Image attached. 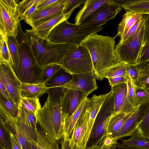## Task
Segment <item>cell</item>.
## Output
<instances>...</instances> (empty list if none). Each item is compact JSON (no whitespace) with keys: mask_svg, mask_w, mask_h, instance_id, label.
I'll list each match as a JSON object with an SVG mask.
<instances>
[{"mask_svg":"<svg viewBox=\"0 0 149 149\" xmlns=\"http://www.w3.org/2000/svg\"><path fill=\"white\" fill-rule=\"evenodd\" d=\"M116 149H144L143 148L130 146H124L121 143H119V145Z\"/></svg>","mask_w":149,"mask_h":149,"instance_id":"cell-56","label":"cell"},{"mask_svg":"<svg viewBox=\"0 0 149 149\" xmlns=\"http://www.w3.org/2000/svg\"><path fill=\"white\" fill-rule=\"evenodd\" d=\"M86 103L87 100L68 141L70 149H77L78 144L86 128L89 114Z\"/></svg>","mask_w":149,"mask_h":149,"instance_id":"cell-20","label":"cell"},{"mask_svg":"<svg viewBox=\"0 0 149 149\" xmlns=\"http://www.w3.org/2000/svg\"><path fill=\"white\" fill-rule=\"evenodd\" d=\"M0 78L3 82L14 102L19 107L21 102V82L17 78L11 64L0 61Z\"/></svg>","mask_w":149,"mask_h":149,"instance_id":"cell-10","label":"cell"},{"mask_svg":"<svg viewBox=\"0 0 149 149\" xmlns=\"http://www.w3.org/2000/svg\"><path fill=\"white\" fill-rule=\"evenodd\" d=\"M7 41L11 59V66L14 71L17 69L19 61V51L16 37L8 36Z\"/></svg>","mask_w":149,"mask_h":149,"instance_id":"cell-29","label":"cell"},{"mask_svg":"<svg viewBox=\"0 0 149 149\" xmlns=\"http://www.w3.org/2000/svg\"><path fill=\"white\" fill-rule=\"evenodd\" d=\"M87 97L75 112L69 118L63 121V134L62 138L69 141L71 136L73 130L86 103Z\"/></svg>","mask_w":149,"mask_h":149,"instance_id":"cell-24","label":"cell"},{"mask_svg":"<svg viewBox=\"0 0 149 149\" xmlns=\"http://www.w3.org/2000/svg\"><path fill=\"white\" fill-rule=\"evenodd\" d=\"M107 79L111 87L124 83H126L127 80V76L117 77L108 78Z\"/></svg>","mask_w":149,"mask_h":149,"instance_id":"cell-47","label":"cell"},{"mask_svg":"<svg viewBox=\"0 0 149 149\" xmlns=\"http://www.w3.org/2000/svg\"><path fill=\"white\" fill-rule=\"evenodd\" d=\"M36 131L37 136L36 145L38 149H60L58 141L51 142L47 139L43 131L37 129Z\"/></svg>","mask_w":149,"mask_h":149,"instance_id":"cell-31","label":"cell"},{"mask_svg":"<svg viewBox=\"0 0 149 149\" xmlns=\"http://www.w3.org/2000/svg\"><path fill=\"white\" fill-rule=\"evenodd\" d=\"M1 149H7L4 147H1Z\"/></svg>","mask_w":149,"mask_h":149,"instance_id":"cell-60","label":"cell"},{"mask_svg":"<svg viewBox=\"0 0 149 149\" xmlns=\"http://www.w3.org/2000/svg\"><path fill=\"white\" fill-rule=\"evenodd\" d=\"M143 14L142 17L139 19L129 29L127 34L120 42L118 43L120 44L123 43L126 39L129 38L130 37L133 35L136 31L137 29L139 26V24L141 21Z\"/></svg>","mask_w":149,"mask_h":149,"instance_id":"cell-46","label":"cell"},{"mask_svg":"<svg viewBox=\"0 0 149 149\" xmlns=\"http://www.w3.org/2000/svg\"><path fill=\"white\" fill-rule=\"evenodd\" d=\"M102 26L91 27L77 25L65 20L55 26L47 39L55 43H68L79 46L89 36L101 31Z\"/></svg>","mask_w":149,"mask_h":149,"instance_id":"cell-5","label":"cell"},{"mask_svg":"<svg viewBox=\"0 0 149 149\" xmlns=\"http://www.w3.org/2000/svg\"><path fill=\"white\" fill-rule=\"evenodd\" d=\"M20 104L36 115L38 111L41 108L38 98L22 97Z\"/></svg>","mask_w":149,"mask_h":149,"instance_id":"cell-32","label":"cell"},{"mask_svg":"<svg viewBox=\"0 0 149 149\" xmlns=\"http://www.w3.org/2000/svg\"><path fill=\"white\" fill-rule=\"evenodd\" d=\"M74 11L66 14L62 12L37 27L26 30L38 37L47 39L52 29L60 23L67 20Z\"/></svg>","mask_w":149,"mask_h":149,"instance_id":"cell-19","label":"cell"},{"mask_svg":"<svg viewBox=\"0 0 149 149\" xmlns=\"http://www.w3.org/2000/svg\"><path fill=\"white\" fill-rule=\"evenodd\" d=\"M84 0H66L63 13L64 14L68 13L75 10L77 7L84 3Z\"/></svg>","mask_w":149,"mask_h":149,"instance_id":"cell-44","label":"cell"},{"mask_svg":"<svg viewBox=\"0 0 149 149\" xmlns=\"http://www.w3.org/2000/svg\"><path fill=\"white\" fill-rule=\"evenodd\" d=\"M3 3L7 6L17 11L18 3L17 1L14 0H2Z\"/></svg>","mask_w":149,"mask_h":149,"instance_id":"cell-52","label":"cell"},{"mask_svg":"<svg viewBox=\"0 0 149 149\" xmlns=\"http://www.w3.org/2000/svg\"><path fill=\"white\" fill-rule=\"evenodd\" d=\"M145 29L144 36V45L149 41V14H143Z\"/></svg>","mask_w":149,"mask_h":149,"instance_id":"cell-48","label":"cell"},{"mask_svg":"<svg viewBox=\"0 0 149 149\" xmlns=\"http://www.w3.org/2000/svg\"><path fill=\"white\" fill-rule=\"evenodd\" d=\"M0 94H1L5 98L15 103L11 98L4 84L3 83V82L2 80V79L0 78Z\"/></svg>","mask_w":149,"mask_h":149,"instance_id":"cell-50","label":"cell"},{"mask_svg":"<svg viewBox=\"0 0 149 149\" xmlns=\"http://www.w3.org/2000/svg\"><path fill=\"white\" fill-rule=\"evenodd\" d=\"M0 141L1 148L4 147L7 149H12L10 136L1 126Z\"/></svg>","mask_w":149,"mask_h":149,"instance_id":"cell-45","label":"cell"},{"mask_svg":"<svg viewBox=\"0 0 149 149\" xmlns=\"http://www.w3.org/2000/svg\"><path fill=\"white\" fill-rule=\"evenodd\" d=\"M59 0H43L42 1L38 4L36 11L48 7L55 4Z\"/></svg>","mask_w":149,"mask_h":149,"instance_id":"cell-49","label":"cell"},{"mask_svg":"<svg viewBox=\"0 0 149 149\" xmlns=\"http://www.w3.org/2000/svg\"><path fill=\"white\" fill-rule=\"evenodd\" d=\"M118 140L107 133L102 137L97 146L98 149H116L119 145Z\"/></svg>","mask_w":149,"mask_h":149,"instance_id":"cell-35","label":"cell"},{"mask_svg":"<svg viewBox=\"0 0 149 149\" xmlns=\"http://www.w3.org/2000/svg\"><path fill=\"white\" fill-rule=\"evenodd\" d=\"M140 80L144 78L149 77V61L143 68L140 69Z\"/></svg>","mask_w":149,"mask_h":149,"instance_id":"cell-53","label":"cell"},{"mask_svg":"<svg viewBox=\"0 0 149 149\" xmlns=\"http://www.w3.org/2000/svg\"><path fill=\"white\" fill-rule=\"evenodd\" d=\"M10 137L12 149H22L21 146L19 143L16 137L12 133L10 132Z\"/></svg>","mask_w":149,"mask_h":149,"instance_id":"cell-51","label":"cell"},{"mask_svg":"<svg viewBox=\"0 0 149 149\" xmlns=\"http://www.w3.org/2000/svg\"><path fill=\"white\" fill-rule=\"evenodd\" d=\"M149 108V101L141 103L120 129L111 135V136L118 140L131 136L137 130L138 126L144 118Z\"/></svg>","mask_w":149,"mask_h":149,"instance_id":"cell-11","label":"cell"},{"mask_svg":"<svg viewBox=\"0 0 149 149\" xmlns=\"http://www.w3.org/2000/svg\"><path fill=\"white\" fill-rule=\"evenodd\" d=\"M0 61L8 63L11 65L12 64L7 35H0Z\"/></svg>","mask_w":149,"mask_h":149,"instance_id":"cell-34","label":"cell"},{"mask_svg":"<svg viewBox=\"0 0 149 149\" xmlns=\"http://www.w3.org/2000/svg\"><path fill=\"white\" fill-rule=\"evenodd\" d=\"M109 1L87 17L79 25L91 27L101 26L109 20L114 19L121 10L122 7L110 3Z\"/></svg>","mask_w":149,"mask_h":149,"instance_id":"cell-9","label":"cell"},{"mask_svg":"<svg viewBox=\"0 0 149 149\" xmlns=\"http://www.w3.org/2000/svg\"><path fill=\"white\" fill-rule=\"evenodd\" d=\"M139 86L149 90V77L144 78L141 79Z\"/></svg>","mask_w":149,"mask_h":149,"instance_id":"cell-55","label":"cell"},{"mask_svg":"<svg viewBox=\"0 0 149 149\" xmlns=\"http://www.w3.org/2000/svg\"><path fill=\"white\" fill-rule=\"evenodd\" d=\"M62 67L61 65L55 64H50L44 67L40 83H45Z\"/></svg>","mask_w":149,"mask_h":149,"instance_id":"cell-38","label":"cell"},{"mask_svg":"<svg viewBox=\"0 0 149 149\" xmlns=\"http://www.w3.org/2000/svg\"><path fill=\"white\" fill-rule=\"evenodd\" d=\"M137 0H109L110 3L121 6L136 1Z\"/></svg>","mask_w":149,"mask_h":149,"instance_id":"cell-54","label":"cell"},{"mask_svg":"<svg viewBox=\"0 0 149 149\" xmlns=\"http://www.w3.org/2000/svg\"><path fill=\"white\" fill-rule=\"evenodd\" d=\"M16 39L19 51V61L17 69L14 71L22 83L36 84L40 83L44 67L40 66L32 52L29 41L19 22Z\"/></svg>","mask_w":149,"mask_h":149,"instance_id":"cell-3","label":"cell"},{"mask_svg":"<svg viewBox=\"0 0 149 149\" xmlns=\"http://www.w3.org/2000/svg\"><path fill=\"white\" fill-rule=\"evenodd\" d=\"M43 0H23L18 3L17 15L19 19L34 5L38 4Z\"/></svg>","mask_w":149,"mask_h":149,"instance_id":"cell-36","label":"cell"},{"mask_svg":"<svg viewBox=\"0 0 149 149\" xmlns=\"http://www.w3.org/2000/svg\"><path fill=\"white\" fill-rule=\"evenodd\" d=\"M121 140L122 141L121 144L124 146L149 149V141L137 130L130 136L129 139Z\"/></svg>","mask_w":149,"mask_h":149,"instance_id":"cell-27","label":"cell"},{"mask_svg":"<svg viewBox=\"0 0 149 149\" xmlns=\"http://www.w3.org/2000/svg\"><path fill=\"white\" fill-rule=\"evenodd\" d=\"M87 96L83 92L66 88L61 99V109L64 121L76 111Z\"/></svg>","mask_w":149,"mask_h":149,"instance_id":"cell-14","label":"cell"},{"mask_svg":"<svg viewBox=\"0 0 149 149\" xmlns=\"http://www.w3.org/2000/svg\"><path fill=\"white\" fill-rule=\"evenodd\" d=\"M143 136L149 140V108L142 121L137 128Z\"/></svg>","mask_w":149,"mask_h":149,"instance_id":"cell-41","label":"cell"},{"mask_svg":"<svg viewBox=\"0 0 149 149\" xmlns=\"http://www.w3.org/2000/svg\"><path fill=\"white\" fill-rule=\"evenodd\" d=\"M72 75V78L69 82L60 87L83 92L87 96L97 89L96 77L93 72Z\"/></svg>","mask_w":149,"mask_h":149,"instance_id":"cell-17","label":"cell"},{"mask_svg":"<svg viewBox=\"0 0 149 149\" xmlns=\"http://www.w3.org/2000/svg\"><path fill=\"white\" fill-rule=\"evenodd\" d=\"M0 106L2 107L13 117L17 119L19 113V107L14 102L5 98L1 94Z\"/></svg>","mask_w":149,"mask_h":149,"instance_id":"cell-33","label":"cell"},{"mask_svg":"<svg viewBox=\"0 0 149 149\" xmlns=\"http://www.w3.org/2000/svg\"><path fill=\"white\" fill-rule=\"evenodd\" d=\"M60 143L61 145V149H70L68 141L64 140L62 138L60 141ZM85 149H86V148Z\"/></svg>","mask_w":149,"mask_h":149,"instance_id":"cell-57","label":"cell"},{"mask_svg":"<svg viewBox=\"0 0 149 149\" xmlns=\"http://www.w3.org/2000/svg\"><path fill=\"white\" fill-rule=\"evenodd\" d=\"M66 0H59L56 3L44 9L36 11L24 20L35 28L63 12Z\"/></svg>","mask_w":149,"mask_h":149,"instance_id":"cell-16","label":"cell"},{"mask_svg":"<svg viewBox=\"0 0 149 149\" xmlns=\"http://www.w3.org/2000/svg\"><path fill=\"white\" fill-rule=\"evenodd\" d=\"M110 93L111 92L99 95H95L90 98L87 97V107L89 114L86 128L80 141L81 144L83 145L86 144L96 118Z\"/></svg>","mask_w":149,"mask_h":149,"instance_id":"cell-13","label":"cell"},{"mask_svg":"<svg viewBox=\"0 0 149 149\" xmlns=\"http://www.w3.org/2000/svg\"><path fill=\"white\" fill-rule=\"evenodd\" d=\"M133 113L122 112L113 116L109 123L107 129V134L112 135L118 131Z\"/></svg>","mask_w":149,"mask_h":149,"instance_id":"cell-26","label":"cell"},{"mask_svg":"<svg viewBox=\"0 0 149 149\" xmlns=\"http://www.w3.org/2000/svg\"><path fill=\"white\" fill-rule=\"evenodd\" d=\"M32 52L42 67L52 64L61 65L63 58L77 46L68 43H55L25 30Z\"/></svg>","mask_w":149,"mask_h":149,"instance_id":"cell-4","label":"cell"},{"mask_svg":"<svg viewBox=\"0 0 149 149\" xmlns=\"http://www.w3.org/2000/svg\"><path fill=\"white\" fill-rule=\"evenodd\" d=\"M109 0H85L84 6L77 14L75 24L79 25L87 17Z\"/></svg>","mask_w":149,"mask_h":149,"instance_id":"cell-21","label":"cell"},{"mask_svg":"<svg viewBox=\"0 0 149 149\" xmlns=\"http://www.w3.org/2000/svg\"><path fill=\"white\" fill-rule=\"evenodd\" d=\"M91 149H98V148H97V146H95V147H93V148H92Z\"/></svg>","mask_w":149,"mask_h":149,"instance_id":"cell-59","label":"cell"},{"mask_svg":"<svg viewBox=\"0 0 149 149\" xmlns=\"http://www.w3.org/2000/svg\"><path fill=\"white\" fill-rule=\"evenodd\" d=\"M49 88L44 83L31 84L21 83V95L22 97L38 98L47 93Z\"/></svg>","mask_w":149,"mask_h":149,"instance_id":"cell-22","label":"cell"},{"mask_svg":"<svg viewBox=\"0 0 149 149\" xmlns=\"http://www.w3.org/2000/svg\"><path fill=\"white\" fill-rule=\"evenodd\" d=\"M66 88L60 87L49 88L47 100L36 114L37 123L47 139L52 142L58 141L63 136L61 99Z\"/></svg>","mask_w":149,"mask_h":149,"instance_id":"cell-1","label":"cell"},{"mask_svg":"<svg viewBox=\"0 0 149 149\" xmlns=\"http://www.w3.org/2000/svg\"><path fill=\"white\" fill-rule=\"evenodd\" d=\"M61 65L72 74L93 72L90 55L87 49L81 45L71 50L62 60Z\"/></svg>","mask_w":149,"mask_h":149,"instance_id":"cell-8","label":"cell"},{"mask_svg":"<svg viewBox=\"0 0 149 149\" xmlns=\"http://www.w3.org/2000/svg\"><path fill=\"white\" fill-rule=\"evenodd\" d=\"M20 22L17 11L6 6L0 0V35L16 37L18 23Z\"/></svg>","mask_w":149,"mask_h":149,"instance_id":"cell-12","label":"cell"},{"mask_svg":"<svg viewBox=\"0 0 149 149\" xmlns=\"http://www.w3.org/2000/svg\"><path fill=\"white\" fill-rule=\"evenodd\" d=\"M116 37L103 36L96 33L89 36L81 43V45L89 53L93 63V73L98 79L102 80L103 72L120 62L115 51Z\"/></svg>","mask_w":149,"mask_h":149,"instance_id":"cell-2","label":"cell"},{"mask_svg":"<svg viewBox=\"0 0 149 149\" xmlns=\"http://www.w3.org/2000/svg\"><path fill=\"white\" fill-rule=\"evenodd\" d=\"M19 112L23 116L31 127L35 130L37 129V123L36 115L24 109L21 105L19 106Z\"/></svg>","mask_w":149,"mask_h":149,"instance_id":"cell-40","label":"cell"},{"mask_svg":"<svg viewBox=\"0 0 149 149\" xmlns=\"http://www.w3.org/2000/svg\"><path fill=\"white\" fill-rule=\"evenodd\" d=\"M97 115L87 142L86 148L97 146L102 137L107 134L110 120L113 114V95L112 91Z\"/></svg>","mask_w":149,"mask_h":149,"instance_id":"cell-7","label":"cell"},{"mask_svg":"<svg viewBox=\"0 0 149 149\" xmlns=\"http://www.w3.org/2000/svg\"><path fill=\"white\" fill-rule=\"evenodd\" d=\"M145 29L144 15L135 33L121 44L115 46V51L120 62L127 64L138 65L144 45Z\"/></svg>","mask_w":149,"mask_h":149,"instance_id":"cell-6","label":"cell"},{"mask_svg":"<svg viewBox=\"0 0 149 149\" xmlns=\"http://www.w3.org/2000/svg\"><path fill=\"white\" fill-rule=\"evenodd\" d=\"M127 76V80L126 83L129 101L133 105L136 107H138L140 103L135 92L134 83Z\"/></svg>","mask_w":149,"mask_h":149,"instance_id":"cell-39","label":"cell"},{"mask_svg":"<svg viewBox=\"0 0 149 149\" xmlns=\"http://www.w3.org/2000/svg\"><path fill=\"white\" fill-rule=\"evenodd\" d=\"M149 61V41L145 43L142 48L138 66L141 69Z\"/></svg>","mask_w":149,"mask_h":149,"instance_id":"cell-43","label":"cell"},{"mask_svg":"<svg viewBox=\"0 0 149 149\" xmlns=\"http://www.w3.org/2000/svg\"><path fill=\"white\" fill-rule=\"evenodd\" d=\"M136 95L140 104L149 101V90L134 83Z\"/></svg>","mask_w":149,"mask_h":149,"instance_id":"cell-42","label":"cell"},{"mask_svg":"<svg viewBox=\"0 0 149 149\" xmlns=\"http://www.w3.org/2000/svg\"><path fill=\"white\" fill-rule=\"evenodd\" d=\"M29 149H38L36 142L34 141H28Z\"/></svg>","mask_w":149,"mask_h":149,"instance_id":"cell-58","label":"cell"},{"mask_svg":"<svg viewBox=\"0 0 149 149\" xmlns=\"http://www.w3.org/2000/svg\"><path fill=\"white\" fill-rule=\"evenodd\" d=\"M127 77L126 64L119 62L106 69L102 73L103 78Z\"/></svg>","mask_w":149,"mask_h":149,"instance_id":"cell-30","label":"cell"},{"mask_svg":"<svg viewBox=\"0 0 149 149\" xmlns=\"http://www.w3.org/2000/svg\"><path fill=\"white\" fill-rule=\"evenodd\" d=\"M127 76L135 84L139 85L140 81V69L137 65L126 64Z\"/></svg>","mask_w":149,"mask_h":149,"instance_id":"cell-37","label":"cell"},{"mask_svg":"<svg viewBox=\"0 0 149 149\" xmlns=\"http://www.w3.org/2000/svg\"><path fill=\"white\" fill-rule=\"evenodd\" d=\"M0 122L3 127L13 133L22 149H29V142L23 131L17 124V119L9 114L3 108H0Z\"/></svg>","mask_w":149,"mask_h":149,"instance_id":"cell-18","label":"cell"},{"mask_svg":"<svg viewBox=\"0 0 149 149\" xmlns=\"http://www.w3.org/2000/svg\"><path fill=\"white\" fill-rule=\"evenodd\" d=\"M113 95V116L120 113H132L137 109L130 102L128 95L127 87L124 83L111 87Z\"/></svg>","mask_w":149,"mask_h":149,"instance_id":"cell-15","label":"cell"},{"mask_svg":"<svg viewBox=\"0 0 149 149\" xmlns=\"http://www.w3.org/2000/svg\"><path fill=\"white\" fill-rule=\"evenodd\" d=\"M142 15V14H135L129 11H126L123 15L118 25L116 35L117 36L120 37L119 42L122 41L129 29Z\"/></svg>","mask_w":149,"mask_h":149,"instance_id":"cell-23","label":"cell"},{"mask_svg":"<svg viewBox=\"0 0 149 149\" xmlns=\"http://www.w3.org/2000/svg\"><path fill=\"white\" fill-rule=\"evenodd\" d=\"M72 78V74L62 67L45 83L48 88L60 87L69 82Z\"/></svg>","mask_w":149,"mask_h":149,"instance_id":"cell-25","label":"cell"},{"mask_svg":"<svg viewBox=\"0 0 149 149\" xmlns=\"http://www.w3.org/2000/svg\"><path fill=\"white\" fill-rule=\"evenodd\" d=\"M121 7L126 12L137 14H149V0H137Z\"/></svg>","mask_w":149,"mask_h":149,"instance_id":"cell-28","label":"cell"}]
</instances>
